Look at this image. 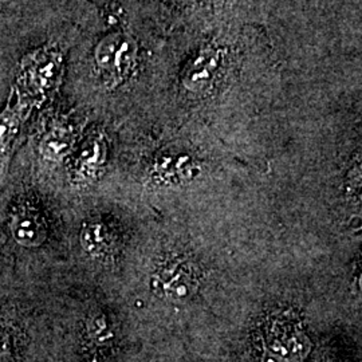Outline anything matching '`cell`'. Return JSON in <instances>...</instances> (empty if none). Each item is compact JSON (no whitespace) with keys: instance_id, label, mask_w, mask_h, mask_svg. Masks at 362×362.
<instances>
[{"instance_id":"1","label":"cell","mask_w":362,"mask_h":362,"mask_svg":"<svg viewBox=\"0 0 362 362\" xmlns=\"http://www.w3.org/2000/svg\"><path fill=\"white\" fill-rule=\"evenodd\" d=\"M136 55L137 45L134 39L122 33L107 35L98 43L94 52L98 70L109 82L116 85L129 76Z\"/></svg>"},{"instance_id":"2","label":"cell","mask_w":362,"mask_h":362,"mask_svg":"<svg viewBox=\"0 0 362 362\" xmlns=\"http://www.w3.org/2000/svg\"><path fill=\"white\" fill-rule=\"evenodd\" d=\"M62 58L55 50H39L23 64L25 79L35 93H46L54 88L61 73Z\"/></svg>"},{"instance_id":"3","label":"cell","mask_w":362,"mask_h":362,"mask_svg":"<svg viewBox=\"0 0 362 362\" xmlns=\"http://www.w3.org/2000/svg\"><path fill=\"white\" fill-rule=\"evenodd\" d=\"M219 54L214 49H203L185 66L181 81L187 90L203 93L208 90L218 74Z\"/></svg>"},{"instance_id":"4","label":"cell","mask_w":362,"mask_h":362,"mask_svg":"<svg viewBox=\"0 0 362 362\" xmlns=\"http://www.w3.org/2000/svg\"><path fill=\"white\" fill-rule=\"evenodd\" d=\"M161 291L172 299H185L196 287V275L192 266L187 262H170L157 275Z\"/></svg>"},{"instance_id":"5","label":"cell","mask_w":362,"mask_h":362,"mask_svg":"<svg viewBox=\"0 0 362 362\" xmlns=\"http://www.w3.org/2000/svg\"><path fill=\"white\" fill-rule=\"evenodd\" d=\"M10 227L13 239L22 246H39L46 239L45 221L31 208L19 209L13 215Z\"/></svg>"},{"instance_id":"6","label":"cell","mask_w":362,"mask_h":362,"mask_svg":"<svg viewBox=\"0 0 362 362\" xmlns=\"http://www.w3.org/2000/svg\"><path fill=\"white\" fill-rule=\"evenodd\" d=\"M106 160V144L103 137H93L82 146L74 163V177L88 181L97 176Z\"/></svg>"},{"instance_id":"7","label":"cell","mask_w":362,"mask_h":362,"mask_svg":"<svg viewBox=\"0 0 362 362\" xmlns=\"http://www.w3.org/2000/svg\"><path fill=\"white\" fill-rule=\"evenodd\" d=\"M71 144L73 136L70 129L65 125L57 124L43 134L39 143V152L49 161H58L69 153Z\"/></svg>"},{"instance_id":"8","label":"cell","mask_w":362,"mask_h":362,"mask_svg":"<svg viewBox=\"0 0 362 362\" xmlns=\"http://www.w3.org/2000/svg\"><path fill=\"white\" fill-rule=\"evenodd\" d=\"M82 246L90 254L101 255L110 250L113 243V236L109 227L103 221H90L85 224L81 233Z\"/></svg>"},{"instance_id":"9","label":"cell","mask_w":362,"mask_h":362,"mask_svg":"<svg viewBox=\"0 0 362 362\" xmlns=\"http://www.w3.org/2000/svg\"><path fill=\"white\" fill-rule=\"evenodd\" d=\"M194 163L188 157H176L161 160L156 165V173L164 176L163 180H172L175 182L191 179L194 176Z\"/></svg>"},{"instance_id":"10","label":"cell","mask_w":362,"mask_h":362,"mask_svg":"<svg viewBox=\"0 0 362 362\" xmlns=\"http://www.w3.org/2000/svg\"><path fill=\"white\" fill-rule=\"evenodd\" d=\"M23 116V106L21 101L10 104L0 113V152L13 140V134L21 125Z\"/></svg>"},{"instance_id":"11","label":"cell","mask_w":362,"mask_h":362,"mask_svg":"<svg viewBox=\"0 0 362 362\" xmlns=\"http://www.w3.org/2000/svg\"><path fill=\"white\" fill-rule=\"evenodd\" d=\"M7 353H8V348H7L6 342L1 341V338H0V362H6Z\"/></svg>"}]
</instances>
